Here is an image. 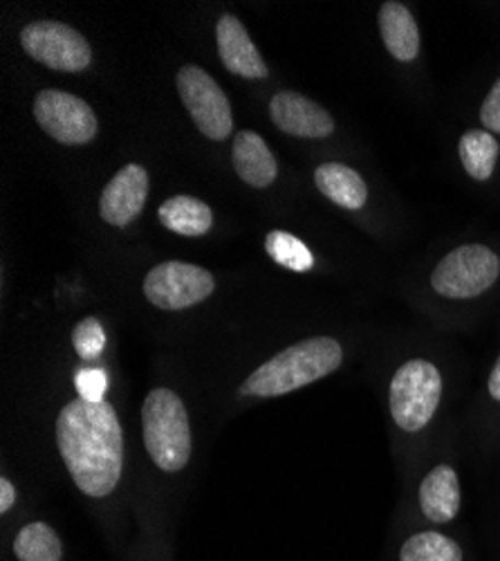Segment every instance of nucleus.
<instances>
[{
	"mask_svg": "<svg viewBox=\"0 0 500 561\" xmlns=\"http://www.w3.org/2000/svg\"><path fill=\"white\" fill-rule=\"evenodd\" d=\"M57 445L74 485L88 496H108L124 467V434L106 400L68 402L57 417Z\"/></svg>",
	"mask_w": 500,
	"mask_h": 561,
	"instance_id": "nucleus-1",
	"label": "nucleus"
},
{
	"mask_svg": "<svg viewBox=\"0 0 500 561\" xmlns=\"http://www.w3.org/2000/svg\"><path fill=\"white\" fill-rule=\"evenodd\" d=\"M341 362L344 348L337 340L310 337L258 366L241 387V393L252 398L286 396L330 376Z\"/></svg>",
	"mask_w": 500,
	"mask_h": 561,
	"instance_id": "nucleus-2",
	"label": "nucleus"
},
{
	"mask_svg": "<svg viewBox=\"0 0 500 561\" xmlns=\"http://www.w3.org/2000/svg\"><path fill=\"white\" fill-rule=\"evenodd\" d=\"M144 445L162 472L185 470L191 458V427L185 402L171 389H153L142 407Z\"/></svg>",
	"mask_w": 500,
	"mask_h": 561,
	"instance_id": "nucleus-3",
	"label": "nucleus"
},
{
	"mask_svg": "<svg viewBox=\"0 0 500 561\" xmlns=\"http://www.w3.org/2000/svg\"><path fill=\"white\" fill-rule=\"evenodd\" d=\"M442 400V376L427 359H408L391 380L388 404L395 425L406 434L422 432Z\"/></svg>",
	"mask_w": 500,
	"mask_h": 561,
	"instance_id": "nucleus-4",
	"label": "nucleus"
},
{
	"mask_svg": "<svg viewBox=\"0 0 500 561\" xmlns=\"http://www.w3.org/2000/svg\"><path fill=\"white\" fill-rule=\"evenodd\" d=\"M500 274L498 256L480 243L449 252L431 274V288L444 299H474L487 293Z\"/></svg>",
	"mask_w": 500,
	"mask_h": 561,
	"instance_id": "nucleus-5",
	"label": "nucleus"
},
{
	"mask_svg": "<svg viewBox=\"0 0 500 561\" xmlns=\"http://www.w3.org/2000/svg\"><path fill=\"white\" fill-rule=\"evenodd\" d=\"M175 83L182 104L187 106L202 135L216 139V142H222V139L230 137V133L234 130L232 106L209 72L198 66H185L179 68Z\"/></svg>",
	"mask_w": 500,
	"mask_h": 561,
	"instance_id": "nucleus-6",
	"label": "nucleus"
},
{
	"mask_svg": "<svg viewBox=\"0 0 500 561\" xmlns=\"http://www.w3.org/2000/svg\"><path fill=\"white\" fill-rule=\"evenodd\" d=\"M23 50L38 64L59 72H81L93 61L90 43L59 21H34L21 32Z\"/></svg>",
	"mask_w": 500,
	"mask_h": 561,
	"instance_id": "nucleus-7",
	"label": "nucleus"
},
{
	"mask_svg": "<svg viewBox=\"0 0 500 561\" xmlns=\"http://www.w3.org/2000/svg\"><path fill=\"white\" fill-rule=\"evenodd\" d=\"M213 290L216 280L209 270L182 261H164L144 278V295L160 310L194 308Z\"/></svg>",
	"mask_w": 500,
	"mask_h": 561,
	"instance_id": "nucleus-8",
	"label": "nucleus"
},
{
	"mask_svg": "<svg viewBox=\"0 0 500 561\" xmlns=\"http://www.w3.org/2000/svg\"><path fill=\"white\" fill-rule=\"evenodd\" d=\"M36 124L61 145H88L97 135V115L81 98L63 90H40L34 100Z\"/></svg>",
	"mask_w": 500,
	"mask_h": 561,
	"instance_id": "nucleus-9",
	"label": "nucleus"
},
{
	"mask_svg": "<svg viewBox=\"0 0 500 561\" xmlns=\"http://www.w3.org/2000/svg\"><path fill=\"white\" fill-rule=\"evenodd\" d=\"M149 198V173L140 164H126L104 186L100 214L108 225L126 227L138 218Z\"/></svg>",
	"mask_w": 500,
	"mask_h": 561,
	"instance_id": "nucleus-10",
	"label": "nucleus"
},
{
	"mask_svg": "<svg viewBox=\"0 0 500 561\" xmlns=\"http://www.w3.org/2000/svg\"><path fill=\"white\" fill-rule=\"evenodd\" d=\"M269 117L279 130L294 137L319 139L335 133L333 115L294 90H283L271 98Z\"/></svg>",
	"mask_w": 500,
	"mask_h": 561,
	"instance_id": "nucleus-11",
	"label": "nucleus"
},
{
	"mask_svg": "<svg viewBox=\"0 0 500 561\" xmlns=\"http://www.w3.org/2000/svg\"><path fill=\"white\" fill-rule=\"evenodd\" d=\"M218 55L222 66L243 79H265L267 66L252 43L245 25L234 14H222L216 25Z\"/></svg>",
	"mask_w": 500,
	"mask_h": 561,
	"instance_id": "nucleus-12",
	"label": "nucleus"
},
{
	"mask_svg": "<svg viewBox=\"0 0 500 561\" xmlns=\"http://www.w3.org/2000/svg\"><path fill=\"white\" fill-rule=\"evenodd\" d=\"M463 503L461 481L451 465H438L420 485V507L433 524H449L458 517Z\"/></svg>",
	"mask_w": 500,
	"mask_h": 561,
	"instance_id": "nucleus-13",
	"label": "nucleus"
},
{
	"mask_svg": "<svg viewBox=\"0 0 500 561\" xmlns=\"http://www.w3.org/2000/svg\"><path fill=\"white\" fill-rule=\"evenodd\" d=\"M232 162L241 180L249 186H256V190L269 186L279 175L277 158L271 156L265 139L254 130H241L234 137Z\"/></svg>",
	"mask_w": 500,
	"mask_h": 561,
	"instance_id": "nucleus-14",
	"label": "nucleus"
},
{
	"mask_svg": "<svg viewBox=\"0 0 500 561\" xmlns=\"http://www.w3.org/2000/svg\"><path fill=\"white\" fill-rule=\"evenodd\" d=\"M380 34L386 50L397 61H416L420 55V30L404 3L388 0L380 8Z\"/></svg>",
	"mask_w": 500,
	"mask_h": 561,
	"instance_id": "nucleus-15",
	"label": "nucleus"
},
{
	"mask_svg": "<svg viewBox=\"0 0 500 561\" xmlns=\"http://www.w3.org/2000/svg\"><path fill=\"white\" fill-rule=\"evenodd\" d=\"M314 182L319 192L344 209H361L369 201V186L363 178L339 162H326L314 171Z\"/></svg>",
	"mask_w": 500,
	"mask_h": 561,
	"instance_id": "nucleus-16",
	"label": "nucleus"
},
{
	"mask_svg": "<svg viewBox=\"0 0 500 561\" xmlns=\"http://www.w3.org/2000/svg\"><path fill=\"white\" fill-rule=\"evenodd\" d=\"M158 218L166 229L189 239L205 237L213 225L211 207L194 196H173L164 201L158 209Z\"/></svg>",
	"mask_w": 500,
	"mask_h": 561,
	"instance_id": "nucleus-17",
	"label": "nucleus"
},
{
	"mask_svg": "<svg viewBox=\"0 0 500 561\" xmlns=\"http://www.w3.org/2000/svg\"><path fill=\"white\" fill-rule=\"evenodd\" d=\"M461 160H463V167L465 171L474 178V180H489L493 169H496V162H498V153H500V147H498V139L487 133V130H467L463 137H461Z\"/></svg>",
	"mask_w": 500,
	"mask_h": 561,
	"instance_id": "nucleus-18",
	"label": "nucleus"
},
{
	"mask_svg": "<svg viewBox=\"0 0 500 561\" xmlns=\"http://www.w3.org/2000/svg\"><path fill=\"white\" fill-rule=\"evenodd\" d=\"M19 561H61L63 546L59 535L48 524H30L14 539Z\"/></svg>",
	"mask_w": 500,
	"mask_h": 561,
	"instance_id": "nucleus-19",
	"label": "nucleus"
},
{
	"mask_svg": "<svg viewBox=\"0 0 500 561\" xmlns=\"http://www.w3.org/2000/svg\"><path fill=\"white\" fill-rule=\"evenodd\" d=\"M399 561H463V548L442 533H418L399 550Z\"/></svg>",
	"mask_w": 500,
	"mask_h": 561,
	"instance_id": "nucleus-20",
	"label": "nucleus"
},
{
	"mask_svg": "<svg viewBox=\"0 0 500 561\" xmlns=\"http://www.w3.org/2000/svg\"><path fill=\"white\" fill-rule=\"evenodd\" d=\"M265 252L279 265L292 272H310L314 267V256L303 241L292 237L290 231L275 229L265 237Z\"/></svg>",
	"mask_w": 500,
	"mask_h": 561,
	"instance_id": "nucleus-21",
	"label": "nucleus"
},
{
	"mask_svg": "<svg viewBox=\"0 0 500 561\" xmlns=\"http://www.w3.org/2000/svg\"><path fill=\"white\" fill-rule=\"evenodd\" d=\"M72 344L81 359H97L106 346L104 325L97 317H85L72 331Z\"/></svg>",
	"mask_w": 500,
	"mask_h": 561,
	"instance_id": "nucleus-22",
	"label": "nucleus"
},
{
	"mask_svg": "<svg viewBox=\"0 0 500 561\" xmlns=\"http://www.w3.org/2000/svg\"><path fill=\"white\" fill-rule=\"evenodd\" d=\"M74 385H77V391H79V398L81 400H88V402H102L104 396H106V373L100 370V368H83L77 373L74 378Z\"/></svg>",
	"mask_w": 500,
	"mask_h": 561,
	"instance_id": "nucleus-23",
	"label": "nucleus"
},
{
	"mask_svg": "<svg viewBox=\"0 0 500 561\" xmlns=\"http://www.w3.org/2000/svg\"><path fill=\"white\" fill-rule=\"evenodd\" d=\"M480 122L485 124L487 130L500 133V79L491 85L489 95L480 106Z\"/></svg>",
	"mask_w": 500,
	"mask_h": 561,
	"instance_id": "nucleus-24",
	"label": "nucleus"
},
{
	"mask_svg": "<svg viewBox=\"0 0 500 561\" xmlns=\"http://www.w3.org/2000/svg\"><path fill=\"white\" fill-rule=\"evenodd\" d=\"M14 501H16V490L10 483V479L3 477V479H0V512H3V514L10 512Z\"/></svg>",
	"mask_w": 500,
	"mask_h": 561,
	"instance_id": "nucleus-25",
	"label": "nucleus"
},
{
	"mask_svg": "<svg viewBox=\"0 0 500 561\" xmlns=\"http://www.w3.org/2000/svg\"><path fill=\"white\" fill-rule=\"evenodd\" d=\"M487 389H489V396L500 402V355L491 368V376H489V382H487Z\"/></svg>",
	"mask_w": 500,
	"mask_h": 561,
	"instance_id": "nucleus-26",
	"label": "nucleus"
}]
</instances>
